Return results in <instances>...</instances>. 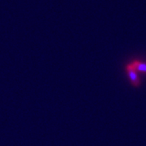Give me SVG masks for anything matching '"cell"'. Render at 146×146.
I'll use <instances>...</instances> for the list:
<instances>
[{
  "mask_svg": "<svg viewBox=\"0 0 146 146\" xmlns=\"http://www.w3.org/2000/svg\"><path fill=\"white\" fill-rule=\"evenodd\" d=\"M126 70H127V74H128V76H129V79H130L131 84H132L134 86H138V85L141 84V80H140V79H139L137 72H136V70L133 68V67L131 65V63H128V64L126 66Z\"/></svg>",
  "mask_w": 146,
  "mask_h": 146,
  "instance_id": "6da1fadb",
  "label": "cell"
},
{
  "mask_svg": "<svg viewBox=\"0 0 146 146\" xmlns=\"http://www.w3.org/2000/svg\"><path fill=\"white\" fill-rule=\"evenodd\" d=\"M130 63L137 72L146 73V63L141 62L139 60H135Z\"/></svg>",
  "mask_w": 146,
  "mask_h": 146,
  "instance_id": "7a4b0ae2",
  "label": "cell"
}]
</instances>
